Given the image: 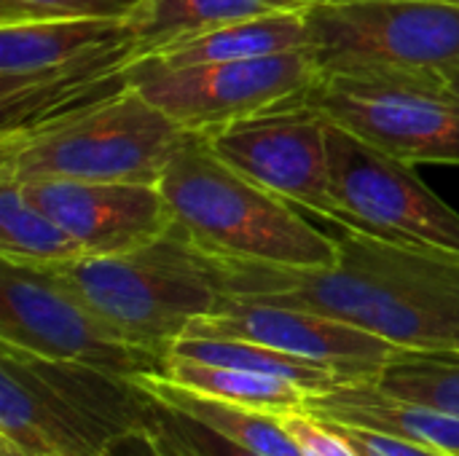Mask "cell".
Segmentation results:
<instances>
[{
    "mask_svg": "<svg viewBox=\"0 0 459 456\" xmlns=\"http://www.w3.org/2000/svg\"><path fill=\"white\" fill-rule=\"evenodd\" d=\"M336 263L285 269L226 261L231 298L309 309L403 352L459 349V253L342 228Z\"/></svg>",
    "mask_w": 459,
    "mask_h": 456,
    "instance_id": "6da1fadb",
    "label": "cell"
},
{
    "mask_svg": "<svg viewBox=\"0 0 459 456\" xmlns=\"http://www.w3.org/2000/svg\"><path fill=\"white\" fill-rule=\"evenodd\" d=\"M51 271L126 341L161 357L188 328L231 298L226 261L172 223L151 245L118 255H83Z\"/></svg>",
    "mask_w": 459,
    "mask_h": 456,
    "instance_id": "7a4b0ae2",
    "label": "cell"
},
{
    "mask_svg": "<svg viewBox=\"0 0 459 456\" xmlns=\"http://www.w3.org/2000/svg\"><path fill=\"white\" fill-rule=\"evenodd\" d=\"M156 400L137 379L0 344V438L32 456H108L148 433Z\"/></svg>",
    "mask_w": 459,
    "mask_h": 456,
    "instance_id": "3957f363",
    "label": "cell"
},
{
    "mask_svg": "<svg viewBox=\"0 0 459 456\" xmlns=\"http://www.w3.org/2000/svg\"><path fill=\"white\" fill-rule=\"evenodd\" d=\"M178 226L207 253L229 261L323 269L336 263V239L317 231L296 204L255 185L188 132L159 180Z\"/></svg>",
    "mask_w": 459,
    "mask_h": 456,
    "instance_id": "277c9868",
    "label": "cell"
},
{
    "mask_svg": "<svg viewBox=\"0 0 459 456\" xmlns=\"http://www.w3.org/2000/svg\"><path fill=\"white\" fill-rule=\"evenodd\" d=\"M140 56L129 19L0 27V134L24 132L129 86Z\"/></svg>",
    "mask_w": 459,
    "mask_h": 456,
    "instance_id": "5b68a950",
    "label": "cell"
},
{
    "mask_svg": "<svg viewBox=\"0 0 459 456\" xmlns=\"http://www.w3.org/2000/svg\"><path fill=\"white\" fill-rule=\"evenodd\" d=\"M186 134L129 83L40 126L0 134V175L19 183H159Z\"/></svg>",
    "mask_w": 459,
    "mask_h": 456,
    "instance_id": "8992f818",
    "label": "cell"
},
{
    "mask_svg": "<svg viewBox=\"0 0 459 456\" xmlns=\"http://www.w3.org/2000/svg\"><path fill=\"white\" fill-rule=\"evenodd\" d=\"M320 75L441 73L459 65V5L436 0H323L307 8Z\"/></svg>",
    "mask_w": 459,
    "mask_h": 456,
    "instance_id": "52a82bcc",
    "label": "cell"
},
{
    "mask_svg": "<svg viewBox=\"0 0 459 456\" xmlns=\"http://www.w3.org/2000/svg\"><path fill=\"white\" fill-rule=\"evenodd\" d=\"M304 102L401 161L459 167V97L441 73L320 75Z\"/></svg>",
    "mask_w": 459,
    "mask_h": 456,
    "instance_id": "ba28073f",
    "label": "cell"
},
{
    "mask_svg": "<svg viewBox=\"0 0 459 456\" xmlns=\"http://www.w3.org/2000/svg\"><path fill=\"white\" fill-rule=\"evenodd\" d=\"M0 344L108 374L161 376L167 357L116 333L51 271L0 258Z\"/></svg>",
    "mask_w": 459,
    "mask_h": 456,
    "instance_id": "9c48e42d",
    "label": "cell"
},
{
    "mask_svg": "<svg viewBox=\"0 0 459 456\" xmlns=\"http://www.w3.org/2000/svg\"><path fill=\"white\" fill-rule=\"evenodd\" d=\"M317 81L320 70L309 48L194 67H164L151 59H134L129 67V83L140 94L180 129L199 134L261 110L304 102Z\"/></svg>",
    "mask_w": 459,
    "mask_h": 456,
    "instance_id": "30bf717a",
    "label": "cell"
},
{
    "mask_svg": "<svg viewBox=\"0 0 459 456\" xmlns=\"http://www.w3.org/2000/svg\"><path fill=\"white\" fill-rule=\"evenodd\" d=\"M231 169L285 202L350 228L331 183L328 116L307 102L253 113L204 134Z\"/></svg>",
    "mask_w": 459,
    "mask_h": 456,
    "instance_id": "8fae6325",
    "label": "cell"
},
{
    "mask_svg": "<svg viewBox=\"0 0 459 456\" xmlns=\"http://www.w3.org/2000/svg\"><path fill=\"white\" fill-rule=\"evenodd\" d=\"M331 183L352 231L459 253V212L401 161L328 118Z\"/></svg>",
    "mask_w": 459,
    "mask_h": 456,
    "instance_id": "7c38bea8",
    "label": "cell"
},
{
    "mask_svg": "<svg viewBox=\"0 0 459 456\" xmlns=\"http://www.w3.org/2000/svg\"><path fill=\"white\" fill-rule=\"evenodd\" d=\"M27 199L56 220L83 255H118L151 245L175 218L159 183L30 180Z\"/></svg>",
    "mask_w": 459,
    "mask_h": 456,
    "instance_id": "4fadbf2b",
    "label": "cell"
},
{
    "mask_svg": "<svg viewBox=\"0 0 459 456\" xmlns=\"http://www.w3.org/2000/svg\"><path fill=\"white\" fill-rule=\"evenodd\" d=\"M186 336L245 339L296 357L333 363L379 379L382 368L403 349L350 323L280 304L229 298L215 314L196 320Z\"/></svg>",
    "mask_w": 459,
    "mask_h": 456,
    "instance_id": "5bb4252c",
    "label": "cell"
},
{
    "mask_svg": "<svg viewBox=\"0 0 459 456\" xmlns=\"http://www.w3.org/2000/svg\"><path fill=\"white\" fill-rule=\"evenodd\" d=\"M304 411L323 425L387 433L459 456V417L387 395L377 382H360L309 395Z\"/></svg>",
    "mask_w": 459,
    "mask_h": 456,
    "instance_id": "9a60e30c",
    "label": "cell"
},
{
    "mask_svg": "<svg viewBox=\"0 0 459 456\" xmlns=\"http://www.w3.org/2000/svg\"><path fill=\"white\" fill-rule=\"evenodd\" d=\"M296 48H309L307 11H285V13H269V16L221 24L196 32L191 38L175 40L140 59H151L164 67H194V65L258 59V56L296 51Z\"/></svg>",
    "mask_w": 459,
    "mask_h": 456,
    "instance_id": "2e32d148",
    "label": "cell"
},
{
    "mask_svg": "<svg viewBox=\"0 0 459 456\" xmlns=\"http://www.w3.org/2000/svg\"><path fill=\"white\" fill-rule=\"evenodd\" d=\"M167 357H183V360H196V363H210V366L245 368V371H253V374L288 379V382L304 387L312 395L331 392V390L347 387V384L377 382L374 376H368L363 371H355V368L296 357V355H288L282 349H272V347L245 341V339L183 336V339H178L172 344Z\"/></svg>",
    "mask_w": 459,
    "mask_h": 456,
    "instance_id": "e0dca14e",
    "label": "cell"
},
{
    "mask_svg": "<svg viewBox=\"0 0 459 456\" xmlns=\"http://www.w3.org/2000/svg\"><path fill=\"white\" fill-rule=\"evenodd\" d=\"M315 3L323 0H143L129 16V24L134 30L140 56H145L221 24L285 11H307Z\"/></svg>",
    "mask_w": 459,
    "mask_h": 456,
    "instance_id": "ac0fdd59",
    "label": "cell"
},
{
    "mask_svg": "<svg viewBox=\"0 0 459 456\" xmlns=\"http://www.w3.org/2000/svg\"><path fill=\"white\" fill-rule=\"evenodd\" d=\"M137 382L161 406L202 422L204 427L231 438L234 443H239L255 454L304 456L301 449L293 443V438L282 430L277 414L253 411V409H242V406L226 403V400H218V398H207V395H199L180 384H172L164 376H137Z\"/></svg>",
    "mask_w": 459,
    "mask_h": 456,
    "instance_id": "d6986e66",
    "label": "cell"
},
{
    "mask_svg": "<svg viewBox=\"0 0 459 456\" xmlns=\"http://www.w3.org/2000/svg\"><path fill=\"white\" fill-rule=\"evenodd\" d=\"M161 376L167 382L194 390L199 395L218 398V400H226V403H234L242 409H253V411H266V414L304 411V406L312 395L288 379L253 374L245 368L183 360V357H167Z\"/></svg>",
    "mask_w": 459,
    "mask_h": 456,
    "instance_id": "ffe728a7",
    "label": "cell"
},
{
    "mask_svg": "<svg viewBox=\"0 0 459 456\" xmlns=\"http://www.w3.org/2000/svg\"><path fill=\"white\" fill-rule=\"evenodd\" d=\"M0 258L27 266H59L83 258V250L27 199L19 180L0 175Z\"/></svg>",
    "mask_w": 459,
    "mask_h": 456,
    "instance_id": "44dd1931",
    "label": "cell"
},
{
    "mask_svg": "<svg viewBox=\"0 0 459 456\" xmlns=\"http://www.w3.org/2000/svg\"><path fill=\"white\" fill-rule=\"evenodd\" d=\"M379 390L459 417V349L398 352L377 379Z\"/></svg>",
    "mask_w": 459,
    "mask_h": 456,
    "instance_id": "7402d4cb",
    "label": "cell"
},
{
    "mask_svg": "<svg viewBox=\"0 0 459 456\" xmlns=\"http://www.w3.org/2000/svg\"><path fill=\"white\" fill-rule=\"evenodd\" d=\"M140 3L143 0H0V27L70 19H129Z\"/></svg>",
    "mask_w": 459,
    "mask_h": 456,
    "instance_id": "603a6c76",
    "label": "cell"
},
{
    "mask_svg": "<svg viewBox=\"0 0 459 456\" xmlns=\"http://www.w3.org/2000/svg\"><path fill=\"white\" fill-rule=\"evenodd\" d=\"M153 422L164 433H169L178 443H183L194 456H261L255 454V452H250V449H245V446H239V443H234L231 438H226V435L204 427L202 422H196L191 417H183V414H178V411H172L167 406H161L159 400H156Z\"/></svg>",
    "mask_w": 459,
    "mask_h": 456,
    "instance_id": "cb8c5ba5",
    "label": "cell"
},
{
    "mask_svg": "<svg viewBox=\"0 0 459 456\" xmlns=\"http://www.w3.org/2000/svg\"><path fill=\"white\" fill-rule=\"evenodd\" d=\"M277 417L282 430L293 438V443L301 449L304 456H360L336 427L323 425L307 411H288Z\"/></svg>",
    "mask_w": 459,
    "mask_h": 456,
    "instance_id": "d4e9b609",
    "label": "cell"
},
{
    "mask_svg": "<svg viewBox=\"0 0 459 456\" xmlns=\"http://www.w3.org/2000/svg\"><path fill=\"white\" fill-rule=\"evenodd\" d=\"M336 430L360 456H452L433 446L414 443V441L387 435V433H374V430H360V427H336Z\"/></svg>",
    "mask_w": 459,
    "mask_h": 456,
    "instance_id": "484cf974",
    "label": "cell"
},
{
    "mask_svg": "<svg viewBox=\"0 0 459 456\" xmlns=\"http://www.w3.org/2000/svg\"><path fill=\"white\" fill-rule=\"evenodd\" d=\"M124 449L129 452V456H194L183 443H178L169 433H164L156 422L151 425L148 433H140V435L124 441Z\"/></svg>",
    "mask_w": 459,
    "mask_h": 456,
    "instance_id": "4316f807",
    "label": "cell"
},
{
    "mask_svg": "<svg viewBox=\"0 0 459 456\" xmlns=\"http://www.w3.org/2000/svg\"><path fill=\"white\" fill-rule=\"evenodd\" d=\"M441 78H444V83L455 91L459 97V65L455 67H446V70H441Z\"/></svg>",
    "mask_w": 459,
    "mask_h": 456,
    "instance_id": "83f0119b",
    "label": "cell"
},
{
    "mask_svg": "<svg viewBox=\"0 0 459 456\" xmlns=\"http://www.w3.org/2000/svg\"><path fill=\"white\" fill-rule=\"evenodd\" d=\"M0 456H32V454L22 452V449H19L16 443H11V441L0 438Z\"/></svg>",
    "mask_w": 459,
    "mask_h": 456,
    "instance_id": "f1b7e54d",
    "label": "cell"
},
{
    "mask_svg": "<svg viewBox=\"0 0 459 456\" xmlns=\"http://www.w3.org/2000/svg\"><path fill=\"white\" fill-rule=\"evenodd\" d=\"M108 456H129V452L124 449V443H118V446H116V449H113Z\"/></svg>",
    "mask_w": 459,
    "mask_h": 456,
    "instance_id": "f546056e",
    "label": "cell"
},
{
    "mask_svg": "<svg viewBox=\"0 0 459 456\" xmlns=\"http://www.w3.org/2000/svg\"><path fill=\"white\" fill-rule=\"evenodd\" d=\"M436 3H449V5H459V0H436Z\"/></svg>",
    "mask_w": 459,
    "mask_h": 456,
    "instance_id": "4dcf8cb0",
    "label": "cell"
}]
</instances>
